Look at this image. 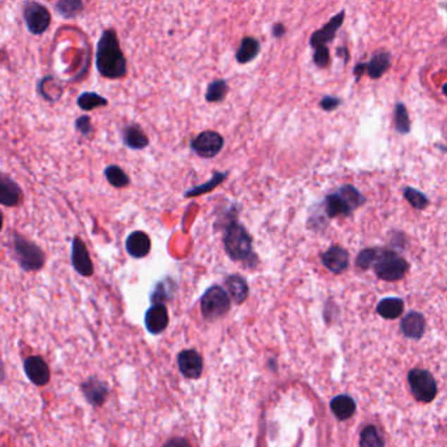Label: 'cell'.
I'll use <instances>...</instances> for the list:
<instances>
[{
  "mask_svg": "<svg viewBox=\"0 0 447 447\" xmlns=\"http://www.w3.org/2000/svg\"><path fill=\"white\" fill-rule=\"evenodd\" d=\"M24 370L29 381L36 386H45L50 381V369L39 355H30L24 361Z\"/></svg>",
  "mask_w": 447,
  "mask_h": 447,
  "instance_id": "13",
  "label": "cell"
},
{
  "mask_svg": "<svg viewBox=\"0 0 447 447\" xmlns=\"http://www.w3.org/2000/svg\"><path fill=\"white\" fill-rule=\"evenodd\" d=\"M3 222H4V215H3L1 210H0V231H1V228H3Z\"/></svg>",
  "mask_w": 447,
  "mask_h": 447,
  "instance_id": "45",
  "label": "cell"
},
{
  "mask_svg": "<svg viewBox=\"0 0 447 447\" xmlns=\"http://www.w3.org/2000/svg\"><path fill=\"white\" fill-rule=\"evenodd\" d=\"M408 268H410L408 261L405 260L398 252L383 250V248H378L376 257L372 267L376 277L387 282H395V281L404 278Z\"/></svg>",
  "mask_w": 447,
  "mask_h": 447,
  "instance_id": "3",
  "label": "cell"
},
{
  "mask_svg": "<svg viewBox=\"0 0 447 447\" xmlns=\"http://www.w3.org/2000/svg\"><path fill=\"white\" fill-rule=\"evenodd\" d=\"M227 177H228V172L215 171L214 173H213V177L209 181H206V183L198 185V187L189 189L187 193L184 195V197L185 198H192V197L202 196L205 193H210V192L214 190L215 188L219 187L222 183H224L227 180Z\"/></svg>",
  "mask_w": 447,
  "mask_h": 447,
  "instance_id": "24",
  "label": "cell"
},
{
  "mask_svg": "<svg viewBox=\"0 0 447 447\" xmlns=\"http://www.w3.org/2000/svg\"><path fill=\"white\" fill-rule=\"evenodd\" d=\"M401 331L410 338H420L425 332V319L420 312L412 311L401 320Z\"/></svg>",
  "mask_w": 447,
  "mask_h": 447,
  "instance_id": "21",
  "label": "cell"
},
{
  "mask_svg": "<svg viewBox=\"0 0 447 447\" xmlns=\"http://www.w3.org/2000/svg\"><path fill=\"white\" fill-rule=\"evenodd\" d=\"M337 193L344 198L346 204L352 207L353 212L366 204V197L353 185L346 184L344 187L340 188Z\"/></svg>",
  "mask_w": 447,
  "mask_h": 447,
  "instance_id": "32",
  "label": "cell"
},
{
  "mask_svg": "<svg viewBox=\"0 0 447 447\" xmlns=\"http://www.w3.org/2000/svg\"><path fill=\"white\" fill-rule=\"evenodd\" d=\"M345 11H340L336 16L329 20L323 28L317 29L310 37V47L317 49V47H326L331 44L336 36L337 30L343 27L345 20Z\"/></svg>",
  "mask_w": 447,
  "mask_h": 447,
  "instance_id": "10",
  "label": "cell"
},
{
  "mask_svg": "<svg viewBox=\"0 0 447 447\" xmlns=\"http://www.w3.org/2000/svg\"><path fill=\"white\" fill-rule=\"evenodd\" d=\"M56 12L63 19H75L84 10V3L80 0H59L54 4Z\"/></svg>",
  "mask_w": 447,
  "mask_h": 447,
  "instance_id": "27",
  "label": "cell"
},
{
  "mask_svg": "<svg viewBox=\"0 0 447 447\" xmlns=\"http://www.w3.org/2000/svg\"><path fill=\"white\" fill-rule=\"evenodd\" d=\"M23 18L29 32L35 36H41L51 24V13L44 4L37 1H27L23 8Z\"/></svg>",
  "mask_w": 447,
  "mask_h": 447,
  "instance_id": "6",
  "label": "cell"
},
{
  "mask_svg": "<svg viewBox=\"0 0 447 447\" xmlns=\"http://www.w3.org/2000/svg\"><path fill=\"white\" fill-rule=\"evenodd\" d=\"M76 104L84 112H91L97 108L106 106L109 102L102 94H96V92H83L79 94Z\"/></svg>",
  "mask_w": 447,
  "mask_h": 447,
  "instance_id": "30",
  "label": "cell"
},
{
  "mask_svg": "<svg viewBox=\"0 0 447 447\" xmlns=\"http://www.w3.org/2000/svg\"><path fill=\"white\" fill-rule=\"evenodd\" d=\"M393 123H395V130L400 135L410 134V129H412L410 113H408L405 104L401 103V102L396 103L395 108H393Z\"/></svg>",
  "mask_w": 447,
  "mask_h": 447,
  "instance_id": "29",
  "label": "cell"
},
{
  "mask_svg": "<svg viewBox=\"0 0 447 447\" xmlns=\"http://www.w3.org/2000/svg\"><path fill=\"white\" fill-rule=\"evenodd\" d=\"M178 369L181 374L190 379H197L201 376L204 364L201 355L196 350H184L178 354L177 358Z\"/></svg>",
  "mask_w": 447,
  "mask_h": 447,
  "instance_id": "15",
  "label": "cell"
},
{
  "mask_svg": "<svg viewBox=\"0 0 447 447\" xmlns=\"http://www.w3.org/2000/svg\"><path fill=\"white\" fill-rule=\"evenodd\" d=\"M13 251L23 271H38L44 268L47 261L45 252L21 233H13Z\"/></svg>",
  "mask_w": 447,
  "mask_h": 447,
  "instance_id": "4",
  "label": "cell"
},
{
  "mask_svg": "<svg viewBox=\"0 0 447 447\" xmlns=\"http://www.w3.org/2000/svg\"><path fill=\"white\" fill-rule=\"evenodd\" d=\"M122 142L128 149L135 151L145 149L149 145V137L137 123H129L122 129Z\"/></svg>",
  "mask_w": 447,
  "mask_h": 447,
  "instance_id": "19",
  "label": "cell"
},
{
  "mask_svg": "<svg viewBox=\"0 0 447 447\" xmlns=\"http://www.w3.org/2000/svg\"><path fill=\"white\" fill-rule=\"evenodd\" d=\"M6 378V372H4V365L3 361L0 360V381H3Z\"/></svg>",
  "mask_w": 447,
  "mask_h": 447,
  "instance_id": "44",
  "label": "cell"
},
{
  "mask_svg": "<svg viewBox=\"0 0 447 447\" xmlns=\"http://www.w3.org/2000/svg\"><path fill=\"white\" fill-rule=\"evenodd\" d=\"M376 311L384 319H396L404 311V302L400 298H384L379 302Z\"/></svg>",
  "mask_w": 447,
  "mask_h": 447,
  "instance_id": "26",
  "label": "cell"
},
{
  "mask_svg": "<svg viewBox=\"0 0 447 447\" xmlns=\"http://www.w3.org/2000/svg\"><path fill=\"white\" fill-rule=\"evenodd\" d=\"M224 251L233 261L247 262L250 268L257 265V256L253 252V239L248 230L233 221L224 227L223 233Z\"/></svg>",
  "mask_w": 447,
  "mask_h": 447,
  "instance_id": "2",
  "label": "cell"
},
{
  "mask_svg": "<svg viewBox=\"0 0 447 447\" xmlns=\"http://www.w3.org/2000/svg\"><path fill=\"white\" fill-rule=\"evenodd\" d=\"M23 190L8 175L0 172V205L6 207L19 206L23 201Z\"/></svg>",
  "mask_w": 447,
  "mask_h": 447,
  "instance_id": "14",
  "label": "cell"
},
{
  "mask_svg": "<svg viewBox=\"0 0 447 447\" xmlns=\"http://www.w3.org/2000/svg\"><path fill=\"white\" fill-rule=\"evenodd\" d=\"M231 307V299L227 291L221 286H212L201 298L202 315L209 320L223 317Z\"/></svg>",
  "mask_w": 447,
  "mask_h": 447,
  "instance_id": "5",
  "label": "cell"
},
{
  "mask_svg": "<svg viewBox=\"0 0 447 447\" xmlns=\"http://www.w3.org/2000/svg\"><path fill=\"white\" fill-rule=\"evenodd\" d=\"M403 196L408 201V204L416 210H425L430 204L427 195H424L422 192H420L419 189H415V188H404Z\"/></svg>",
  "mask_w": 447,
  "mask_h": 447,
  "instance_id": "33",
  "label": "cell"
},
{
  "mask_svg": "<svg viewBox=\"0 0 447 447\" xmlns=\"http://www.w3.org/2000/svg\"><path fill=\"white\" fill-rule=\"evenodd\" d=\"M376 252L378 248H366L364 251L360 252L357 259H355V264L360 269H364V271H369L372 269L373 267L374 260L376 257Z\"/></svg>",
  "mask_w": 447,
  "mask_h": 447,
  "instance_id": "36",
  "label": "cell"
},
{
  "mask_svg": "<svg viewBox=\"0 0 447 447\" xmlns=\"http://www.w3.org/2000/svg\"><path fill=\"white\" fill-rule=\"evenodd\" d=\"M361 447H384L382 437L379 436L378 430L373 425H369L361 433Z\"/></svg>",
  "mask_w": 447,
  "mask_h": 447,
  "instance_id": "35",
  "label": "cell"
},
{
  "mask_svg": "<svg viewBox=\"0 0 447 447\" xmlns=\"http://www.w3.org/2000/svg\"><path fill=\"white\" fill-rule=\"evenodd\" d=\"M80 388H82L85 400L88 401L94 408L103 407L104 403L108 399V393H109L108 384L96 376H91V378L85 379L80 384Z\"/></svg>",
  "mask_w": 447,
  "mask_h": 447,
  "instance_id": "12",
  "label": "cell"
},
{
  "mask_svg": "<svg viewBox=\"0 0 447 447\" xmlns=\"http://www.w3.org/2000/svg\"><path fill=\"white\" fill-rule=\"evenodd\" d=\"M104 176L106 181L116 189H123V188L130 185V177L122 169L120 166H108L104 169Z\"/></svg>",
  "mask_w": 447,
  "mask_h": 447,
  "instance_id": "28",
  "label": "cell"
},
{
  "mask_svg": "<svg viewBox=\"0 0 447 447\" xmlns=\"http://www.w3.org/2000/svg\"><path fill=\"white\" fill-rule=\"evenodd\" d=\"M366 73V62H360L354 67L353 75L355 76V82H360V79Z\"/></svg>",
  "mask_w": 447,
  "mask_h": 447,
  "instance_id": "42",
  "label": "cell"
},
{
  "mask_svg": "<svg viewBox=\"0 0 447 447\" xmlns=\"http://www.w3.org/2000/svg\"><path fill=\"white\" fill-rule=\"evenodd\" d=\"M285 33H286V28H285V25H283L282 23H277V24H274V25H273V29H271V35H273V37H283V36H285Z\"/></svg>",
  "mask_w": 447,
  "mask_h": 447,
  "instance_id": "41",
  "label": "cell"
},
{
  "mask_svg": "<svg viewBox=\"0 0 447 447\" xmlns=\"http://www.w3.org/2000/svg\"><path fill=\"white\" fill-rule=\"evenodd\" d=\"M392 56L390 51L381 49L374 51L369 62H366V74L370 79H381L391 67Z\"/></svg>",
  "mask_w": 447,
  "mask_h": 447,
  "instance_id": "18",
  "label": "cell"
},
{
  "mask_svg": "<svg viewBox=\"0 0 447 447\" xmlns=\"http://www.w3.org/2000/svg\"><path fill=\"white\" fill-rule=\"evenodd\" d=\"M75 129L79 131L84 137H90L94 134V126L91 122L90 116H80L75 121Z\"/></svg>",
  "mask_w": 447,
  "mask_h": 447,
  "instance_id": "39",
  "label": "cell"
},
{
  "mask_svg": "<svg viewBox=\"0 0 447 447\" xmlns=\"http://www.w3.org/2000/svg\"><path fill=\"white\" fill-rule=\"evenodd\" d=\"M319 105L324 112H333L343 105V99L338 96H333V94H326V96H323Z\"/></svg>",
  "mask_w": 447,
  "mask_h": 447,
  "instance_id": "38",
  "label": "cell"
},
{
  "mask_svg": "<svg viewBox=\"0 0 447 447\" xmlns=\"http://www.w3.org/2000/svg\"><path fill=\"white\" fill-rule=\"evenodd\" d=\"M331 410L338 420L350 419L355 412V403L350 396L340 395L331 401Z\"/></svg>",
  "mask_w": 447,
  "mask_h": 447,
  "instance_id": "25",
  "label": "cell"
},
{
  "mask_svg": "<svg viewBox=\"0 0 447 447\" xmlns=\"http://www.w3.org/2000/svg\"><path fill=\"white\" fill-rule=\"evenodd\" d=\"M260 41L253 37H244L236 50V61L240 65H247L255 61L260 53Z\"/></svg>",
  "mask_w": 447,
  "mask_h": 447,
  "instance_id": "23",
  "label": "cell"
},
{
  "mask_svg": "<svg viewBox=\"0 0 447 447\" xmlns=\"http://www.w3.org/2000/svg\"><path fill=\"white\" fill-rule=\"evenodd\" d=\"M168 310L164 305H152L146 311L145 326L151 335H159L168 326Z\"/></svg>",
  "mask_w": 447,
  "mask_h": 447,
  "instance_id": "16",
  "label": "cell"
},
{
  "mask_svg": "<svg viewBox=\"0 0 447 447\" xmlns=\"http://www.w3.org/2000/svg\"><path fill=\"white\" fill-rule=\"evenodd\" d=\"M322 262L333 274H341L349 268L350 256L349 252L341 245H331L326 252L322 253Z\"/></svg>",
  "mask_w": 447,
  "mask_h": 447,
  "instance_id": "11",
  "label": "cell"
},
{
  "mask_svg": "<svg viewBox=\"0 0 447 447\" xmlns=\"http://www.w3.org/2000/svg\"><path fill=\"white\" fill-rule=\"evenodd\" d=\"M314 63L319 68H326L331 63V53L328 47H320L315 49L314 53Z\"/></svg>",
  "mask_w": 447,
  "mask_h": 447,
  "instance_id": "37",
  "label": "cell"
},
{
  "mask_svg": "<svg viewBox=\"0 0 447 447\" xmlns=\"http://www.w3.org/2000/svg\"><path fill=\"white\" fill-rule=\"evenodd\" d=\"M96 68L105 79H122L128 74V61L114 29H105L96 45Z\"/></svg>",
  "mask_w": 447,
  "mask_h": 447,
  "instance_id": "1",
  "label": "cell"
},
{
  "mask_svg": "<svg viewBox=\"0 0 447 447\" xmlns=\"http://www.w3.org/2000/svg\"><path fill=\"white\" fill-rule=\"evenodd\" d=\"M336 51H337V56H340V58H343V56H344L345 63L349 61V50H348L346 47H337V49H336Z\"/></svg>",
  "mask_w": 447,
  "mask_h": 447,
  "instance_id": "43",
  "label": "cell"
},
{
  "mask_svg": "<svg viewBox=\"0 0 447 447\" xmlns=\"http://www.w3.org/2000/svg\"><path fill=\"white\" fill-rule=\"evenodd\" d=\"M71 264L75 271L83 277H91L94 274V262L91 260L87 244L80 236H74L71 242Z\"/></svg>",
  "mask_w": 447,
  "mask_h": 447,
  "instance_id": "9",
  "label": "cell"
},
{
  "mask_svg": "<svg viewBox=\"0 0 447 447\" xmlns=\"http://www.w3.org/2000/svg\"><path fill=\"white\" fill-rule=\"evenodd\" d=\"M324 213L328 219H333L336 216H350L353 214V210L346 204L344 198L335 192L326 197Z\"/></svg>",
  "mask_w": 447,
  "mask_h": 447,
  "instance_id": "20",
  "label": "cell"
},
{
  "mask_svg": "<svg viewBox=\"0 0 447 447\" xmlns=\"http://www.w3.org/2000/svg\"><path fill=\"white\" fill-rule=\"evenodd\" d=\"M410 390L419 401L429 403L437 395V384L433 375L427 370H412L408 375Z\"/></svg>",
  "mask_w": 447,
  "mask_h": 447,
  "instance_id": "7",
  "label": "cell"
},
{
  "mask_svg": "<svg viewBox=\"0 0 447 447\" xmlns=\"http://www.w3.org/2000/svg\"><path fill=\"white\" fill-rule=\"evenodd\" d=\"M226 288H227L230 297L238 305H240L245 299L248 298L250 288H248V283H247L245 278L242 277L240 274H230L226 278Z\"/></svg>",
  "mask_w": 447,
  "mask_h": 447,
  "instance_id": "22",
  "label": "cell"
},
{
  "mask_svg": "<svg viewBox=\"0 0 447 447\" xmlns=\"http://www.w3.org/2000/svg\"><path fill=\"white\" fill-rule=\"evenodd\" d=\"M173 288H175V285L169 278L159 282L155 290L152 291V295H151L152 303L154 305H164L163 302L169 299L171 294L173 293Z\"/></svg>",
  "mask_w": 447,
  "mask_h": 447,
  "instance_id": "34",
  "label": "cell"
},
{
  "mask_svg": "<svg viewBox=\"0 0 447 447\" xmlns=\"http://www.w3.org/2000/svg\"><path fill=\"white\" fill-rule=\"evenodd\" d=\"M126 252L134 259H143L151 251V239L145 231H133L125 242Z\"/></svg>",
  "mask_w": 447,
  "mask_h": 447,
  "instance_id": "17",
  "label": "cell"
},
{
  "mask_svg": "<svg viewBox=\"0 0 447 447\" xmlns=\"http://www.w3.org/2000/svg\"><path fill=\"white\" fill-rule=\"evenodd\" d=\"M228 92V84L224 79H216L207 85L205 100L207 103H222Z\"/></svg>",
  "mask_w": 447,
  "mask_h": 447,
  "instance_id": "31",
  "label": "cell"
},
{
  "mask_svg": "<svg viewBox=\"0 0 447 447\" xmlns=\"http://www.w3.org/2000/svg\"><path fill=\"white\" fill-rule=\"evenodd\" d=\"M163 447H190L185 438H172Z\"/></svg>",
  "mask_w": 447,
  "mask_h": 447,
  "instance_id": "40",
  "label": "cell"
},
{
  "mask_svg": "<svg viewBox=\"0 0 447 447\" xmlns=\"http://www.w3.org/2000/svg\"><path fill=\"white\" fill-rule=\"evenodd\" d=\"M224 146L223 137L216 131L207 130L198 134L190 142V149L196 152L200 158H215Z\"/></svg>",
  "mask_w": 447,
  "mask_h": 447,
  "instance_id": "8",
  "label": "cell"
}]
</instances>
